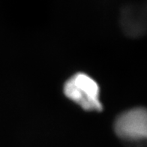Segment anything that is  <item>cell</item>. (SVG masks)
<instances>
[{
	"instance_id": "6da1fadb",
	"label": "cell",
	"mask_w": 147,
	"mask_h": 147,
	"mask_svg": "<svg viewBox=\"0 0 147 147\" xmlns=\"http://www.w3.org/2000/svg\"><path fill=\"white\" fill-rule=\"evenodd\" d=\"M65 95L88 111H101L100 89L98 83L86 74H76L64 86Z\"/></svg>"
},
{
	"instance_id": "7a4b0ae2",
	"label": "cell",
	"mask_w": 147,
	"mask_h": 147,
	"mask_svg": "<svg viewBox=\"0 0 147 147\" xmlns=\"http://www.w3.org/2000/svg\"><path fill=\"white\" fill-rule=\"evenodd\" d=\"M116 133L120 138L129 140L146 138L147 134V114L144 108L138 107L128 110L116 119Z\"/></svg>"
}]
</instances>
